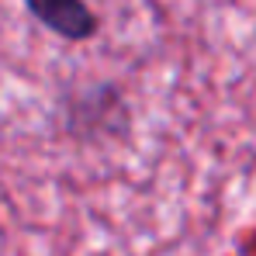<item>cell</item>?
Segmentation results:
<instances>
[{"label": "cell", "instance_id": "6da1fadb", "mask_svg": "<svg viewBox=\"0 0 256 256\" xmlns=\"http://www.w3.org/2000/svg\"><path fill=\"white\" fill-rule=\"evenodd\" d=\"M59 114H62V132L80 142L128 135V125H132L128 97L122 84H114V80H100V84L73 90L62 100Z\"/></svg>", "mask_w": 256, "mask_h": 256}, {"label": "cell", "instance_id": "7a4b0ae2", "mask_svg": "<svg viewBox=\"0 0 256 256\" xmlns=\"http://www.w3.org/2000/svg\"><path fill=\"white\" fill-rule=\"evenodd\" d=\"M21 7L59 42L84 45L100 35V14L90 0H21Z\"/></svg>", "mask_w": 256, "mask_h": 256}]
</instances>
